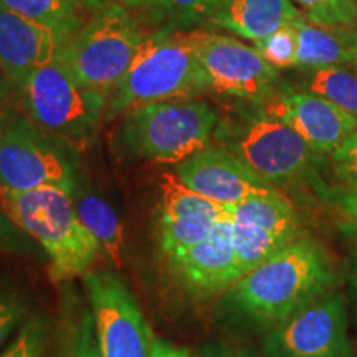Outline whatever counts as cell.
<instances>
[{
	"label": "cell",
	"mask_w": 357,
	"mask_h": 357,
	"mask_svg": "<svg viewBox=\"0 0 357 357\" xmlns=\"http://www.w3.org/2000/svg\"><path fill=\"white\" fill-rule=\"evenodd\" d=\"M298 53L294 68L307 71L331 66H352L357 45V30L337 29L307 20L294 22Z\"/></svg>",
	"instance_id": "obj_19"
},
{
	"label": "cell",
	"mask_w": 357,
	"mask_h": 357,
	"mask_svg": "<svg viewBox=\"0 0 357 357\" xmlns=\"http://www.w3.org/2000/svg\"><path fill=\"white\" fill-rule=\"evenodd\" d=\"M342 204H344L347 215L352 218V222L357 227V189H349L344 199H342Z\"/></svg>",
	"instance_id": "obj_32"
},
{
	"label": "cell",
	"mask_w": 357,
	"mask_h": 357,
	"mask_svg": "<svg viewBox=\"0 0 357 357\" xmlns=\"http://www.w3.org/2000/svg\"><path fill=\"white\" fill-rule=\"evenodd\" d=\"M68 2L73 3V6H83V7H98L101 6L102 2H106V0H68Z\"/></svg>",
	"instance_id": "obj_34"
},
{
	"label": "cell",
	"mask_w": 357,
	"mask_h": 357,
	"mask_svg": "<svg viewBox=\"0 0 357 357\" xmlns=\"http://www.w3.org/2000/svg\"><path fill=\"white\" fill-rule=\"evenodd\" d=\"M71 199L79 220L100 245L101 255L108 258L116 268H121L126 255V242L121 218L113 205L78 177L71 190Z\"/></svg>",
	"instance_id": "obj_20"
},
{
	"label": "cell",
	"mask_w": 357,
	"mask_h": 357,
	"mask_svg": "<svg viewBox=\"0 0 357 357\" xmlns=\"http://www.w3.org/2000/svg\"><path fill=\"white\" fill-rule=\"evenodd\" d=\"M354 283H356V293H357V253H356V263H354Z\"/></svg>",
	"instance_id": "obj_37"
},
{
	"label": "cell",
	"mask_w": 357,
	"mask_h": 357,
	"mask_svg": "<svg viewBox=\"0 0 357 357\" xmlns=\"http://www.w3.org/2000/svg\"><path fill=\"white\" fill-rule=\"evenodd\" d=\"M204 357H252V356L242 354V352L223 349V347H208V349H205Z\"/></svg>",
	"instance_id": "obj_33"
},
{
	"label": "cell",
	"mask_w": 357,
	"mask_h": 357,
	"mask_svg": "<svg viewBox=\"0 0 357 357\" xmlns=\"http://www.w3.org/2000/svg\"><path fill=\"white\" fill-rule=\"evenodd\" d=\"M218 136L222 147L270 185L303 177L319 155L289 124L261 106L253 113L229 119L222 124Z\"/></svg>",
	"instance_id": "obj_7"
},
{
	"label": "cell",
	"mask_w": 357,
	"mask_h": 357,
	"mask_svg": "<svg viewBox=\"0 0 357 357\" xmlns=\"http://www.w3.org/2000/svg\"><path fill=\"white\" fill-rule=\"evenodd\" d=\"M60 142L30 119H17L6 128L0 142V189L29 192L58 187L73 190L77 169Z\"/></svg>",
	"instance_id": "obj_9"
},
{
	"label": "cell",
	"mask_w": 357,
	"mask_h": 357,
	"mask_svg": "<svg viewBox=\"0 0 357 357\" xmlns=\"http://www.w3.org/2000/svg\"><path fill=\"white\" fill-rule=\"evenodd\" d=\"M303 86L306 93L324 98L357 118V73H352L346 66L307 70Z\"/></svg>",
	"instance_id": "obj_21"
},
{
	"label": "cell",
	"mask_w": 357,
	"mask_h": 357,
	"mask_svg": "<svg viewBox=\"0 0 357 357\" xmlns=\"http://www.w3.org/2000/svg\"><path fill=\"white\" fill-rule=\"evenodd\" d=\"M65 357H100L91 311H83L71 326Z\"/></svg>",
	"instance_id": "obj_28"
},
{
	"label": "cell",
	"mask_w": 357,
	"mask_h": 357,
	"mask_svg": "<svg viewBox=\"0 0 357 357\" xmlns=\"http://www.w3.org/2000/svg\"><path fill=\"white\" fill-rule=\"evenodd\" d=\"M307 20L357 30V0H291Z\"/></svg>",
	"instance_id": "obj_23"
},
{
	"label": "cell",
	"mask_w": 357,
	"mask_h": 357,
	"mask_svg": "<svg viewBox=\"0 0 357 357\" xmlns=\"http://www.w3.org/2000/svg\"><path fill=\"white\" fill-rule=\"evenodd\" d=\"M0 6L68 35H73L82 26L78 7L68 0H0Z\"/></svg>",
	"instance_id": "obj_22"
},
{
	"label": "cell",
	"mask_w": 357,
	"mask_h": 357,
	"mask_svg": "<svg viewBox=\"0 0 357 357\" xmlns=\"http://www.w3.org/2000/svg\"><path fill=\"white\" fill-rule=\"evenodd\" d=\"M82 278L100 357H154L155 337L124 281L111 271L95 270Z\"/></svg>",
	"instance_id": "obj_8"
},
{
	"label": "cell",
	"mask_w": 357,
	"mask_h": 357,
	"mask_svg": "<svg viewBox=\"0 0 357 357\" xmlns=\"http://www.w3.org/2000/svg\"><path fill=\"white\" fill-rule=\"evenodd\" d=\"M301 15L291 0H222L211 24L255 43Z\"/></svg>",
	"instance_id": "obj_18"
},
{
	"label": "cell",
	"mask_w": 357,
	"mask_h": 357,
	"mask_svg": "<svg viewBox=\"0 0 357 357\" xmlns=\"http://www.w3.org/2000/svg\"><path fill=\"white\" fill-rule=\"evenodd\" d=\"M30 314L32 312L24 291L10 281L0 280V354Z\"/></svg>",
	"instance_id": "obj_24"
},
{
	"label": "cell",
	"mask_w": 357,
	"mask_h": 357,
	"mask_svg": "<svg viewBox=\"0 0 357 357\" xmlns=\"http://www.w3.org/2000/svg\"><path fill=\"white\" fill-rule=\"evenodd\" d=\"M174 174L190 190L220 205H235L275 190L222 146H205L176 164Z\"/></svg>",
	"instance_id": "obj_14"
},
{
	"label": "cell",
	"mask_w": 357,
	"mask_h": 357,
	"mask_svg": "<svg viewBox=\"0 0 357 357\" xmlns=\"http://www.w3.org/2000/svg\"><path fill=\"white\" fill-rule=\"evenodd\" d=\"M154 357H192L189 351L174 346L172 342L155 337L154 341Z\"/></svg>",
	"instance_id": "obj_31"
},
{
	"label": "cell",
	"mask_w": 357,
	"mask_h": 357,
	"mask_svg": "<svg viewBox=\"0 0 357 357\" xmlns=\"http://www.w3.org/2000/svg\"><path fill=\"white\" fill-rule=\"evenodd\" d=\"M154 3L178 25L194 26L212 22L222 0H154Z\"/></svg>",
	"instance_id": "obj_27"
},
{
	"label": "cell",
	"mask_w": 357,
	"mask_h": 357,
	"mask_svg": "<svg viewBox=\"0 0 357 357\" xmlns=\"http://www.w3.org/2000/svg\"><path fill=\"white\" fill-rule=\"evenodd\" d=\"M70 37L0 6V71L22 88L30 75L58 60Z\"/></svg>",
	"instance_id": "obj_16"
},
{
	"label": "cell",
	"mask_w": 357,
	"mask_h": 357,
	"mask_svg": "<svg viewBox=\"0 0 357 357\" xmlns=\"http://www.w3.org/2000/svg\"><path fill=\"white\" fill-rule=\"evenodd\" d=\"M29 238L0 207V250L7 253H29L32 252Z\"/></svg>",
	"instance_id": "obj_30"
},
{
	"label": "cell",
	"mask_w": 357,
	"mask_h": 357,
	"mask_svg": "<svg viewBox=\"0 0 357 357\" xmlns=\"http://www.w3.org/2000/svg\"><path fill=\"white\" fill-rule=\"evenodd\" d=\"M331 155L337 176L351 189H357V131L347 137Z\"/></svg>",
	"instance_id": "obj_29"
},
{
	"label": "cell",
	"mask_w": 357,
	"mask_h": 357,
	"mask_svg": "<svg viewBox=\"0 0 357 357\" xmlns=\"http://www.w3.org/2000/svg\"><path fill=\"white\" fill-rule=\"evenodd\" d=\"M22 91L30 121L71 146L95 137L109 96L79 83L60 60L30 75Z\"/></svg>",
	"instance_id": "obj_5"
},
{
	"label": "cell",
	"mask_w": 357,
	"mask_h": 357,
	"mask_svg": "<svg viewBox=\"0 0 357 357\" xmlns=\"http://www.w3.org/2000/svg\"><path fill=\"white\" fill-rule=\"evenodd\" d=\"M260 106L289 124L319 155L333 154L357 131L356 116L306 91L278 88Z\"/></svg>",
	"instance_id": "obj_15"
},
{
	"label": "cell",
	"mask_w": 357,
	"mask_h": 357,
	"mask_svg": "<svg viewBox=\"0 0 357 357\" xmlns=\"http://www.w3.org/2000/svg\"><path fill=\"white\" fill-rule=\"evenodd\" d=\"M139 26L118 3H108L68 38L58 60L84 86L109 95L139 50Z\"/></svg>",
	"instance_id": "obj_6"
},
{
	"label": "cell",
	"mask_w": 357,
	"mask_h": 357,
	"mask_svg": "<svg viewBox=\"0 0 357 357\" xmlns=\"http://www.w3.org/2000/svg\"><path fill=\"white\" fill-rule=\"evenodd\" d=\"M352 68L357 71V45H356V53H354V61H352Z\"/></svg>",
	"instance_id": "obj_38"
},
{
	"label": "cell",
	"mask_w": 357,
	"mask_h": 357,
	"mask_svg": "<svg viewBox=\"0 0 357 357\" xmlns=\"http://www.w3.org/2000/svg\"><path fill=\"white\" fill-rule=\"evenodd\" d=\"M227 217V205L212 202L190 190L174 172L162 174L159 200V248L166 261L208 238L218 223Z\"/></svg>",
	"instance_id": "obj_13"
},
{
	"label": "cell",
	"mask_w": 357,
	"mask_h": 357,
	"mask_svg": "<svg viewBox=\"0 0 357 357\" xmlns=\"http://www.w3.org/2000/svg\"><path fill=\"white\" fill-rule=\"evenodd\" d=\"M331 283L323 250L310 238H298L245 273L229 289V303L253 323L278 326L300 311Z\"/></svg>",
	"instance_id": "obj_1"
},
{
	"label": "cell",
	"mask_w": 357,
	"mask_h": 357,
	"mask_svg": "<svg viewBox=\"0 0 357 357\" xmlns=\"http://www.w3.org/2000/svg\"><path fill=\"white\" fill-rule=\"evenodd\" d=\"M167 263L178 283L195 294H213L234 287L243 271L231 240L230 212L208 238L169 258Z\"/></svg>",
	"instance_id": "obj_17"
},
{
	"label": "cell",
	"mask_w": 357,
	"mask_h": 357,
	"mask_svg": "<svg viewBox=\"0 0 357 357\" xmlns=\"http://www.w3.org/2000/svg\"><path fill=\"white\" fill-rule=\"evenodd\" d=\"M3 132H6V126H3V118H2V114H0V142H2Z\"/></svg>",
	"instance_id": "obj_36"
},
{
	"label": "cell",
	"mask_w": 357,
	"mask_h": 357,
	"mask_svg": "<svg viewBox=\"0 0 357 357\" xmlns=\"http://www.w3.org/2000/svg\"><path fill=\"white\" fill-rule=\"evenodd\" d=\"M124 6L129 7H139V6H146V3H151L153 6L154 0H121Z\"/></svg>",
	"instance_id": "obj_35"
},
{
	"label": "cell",
	"mask_w": 357,
	"mask_h": 357,
	"mask_svg": "<svg viewBox=\"0 0 357 357\" xmlns=\"http://www.w3.org/2000/svg\"><path fill=\"white\" fill-rule=\"evenodd\" d=\"M265 351L270 357H349L342 298L329 291L319 294L271 329Z\"/></svg>",
	"instance_id": "obj_12"
},
{
	"label": "cell",
	"mask_w": 357,
	"mask_h": 357,
	"mask_svg": "<svg viewBox=\"0 0 357 357\" xmlns=\"http://www.w3.org/2000/svg\"><path fill=\"white\" fill-rule=\"evenodd\" d=\"M199 56L208 91L217 95L263 105L278 89V70L255 47L229 35L204 30Z\"/></svg>",
	"instance_id": "obj_10"
},
{
	"label": "cell",
	"mask_w": 357,
	"mask_h": 357,
	"mask_svg": "<svg viewBox=\"0 0 357 357\" xmlns=\"http://www.w3.org/2000/svg\"><path fill=\"white\" fill-rule=\"evenodd\" d=\"M0 207L43 250L52 281L61 283L93 270L101 250L79 220L71 192L58 187L29 192L0 189Z\"/></svg>",
	"instance_id": "obj_3"
},
{
	"label": "cell",
	"mask_w": 357,
	"mask_h": 357,
	"mask_svg": "<svg viewBox=\"0 0 357 357\" xmlns=\"http://www.w3.org/2000/svg\"><path fill=\"white\" fill-rule=\"evenodd\" d=\"M253 47L260 52V55L265 58L270 65H273L276 70L280 68H293L296 65V53H298V38L294 25L283 26L276 30L270 37L258 40L253 43Z\"/></svg>",
	"instance_id": "obj_26"
},
{
	"label": "cell",
	"mask_w": 357,
	"mask_h": 357,
	"mask_svg": "<svg viewBox=\"0 0 357 357\" xmlns=\"http://www.w3.org/2000/svg\"><path fill=\"white\" fill-rule=\"evenodd\" d=\"M123 116L118 139L126 153L174 166L208 146L218 124L215 109L197 98L151 102Z\"/></svg>",
	"instance_id": "obj_4"
},
{
	"label": "cell",
	"mask_w": 357,
	"mask_h": 357,
	"mask_svg": "<svg viewBox=\"0 0 357 357\" xmlns=\"http://www.w3.org/2000/svg\"><path fill=\"white\" fill-rule=\"evenodd\" d=\"M202 32L166 30L142 40L128 73L111 89L106 121L151 102L195 98L208 91L199 56Z\"/></svg>",
	"instance_id": "obj_2"
},
{
	"label": "cell",
	"mask_w": 357,
	"mask_h": 357,
	"mask_svg": "<svg viewBox=\"0 0 357 357\" xmlns=\"http://www.w3.org/2000/svg\"><path fill=\"white\" fill-rule=\"evenodd\" d=\"M47 342V319L40 314H30L0 357H45Z\"/></svg>",
	"instance_id": "obj_25"
},
{
	"label": "cell",
	"mask_w": 357,
	"mask_h": 357,
	"mask_svg": "<svg viewBox=\"0 0 357 357\" xmlns=\"http://www.w3.org/2000/svg\"><path fill=\"white\" fill-rule=\"evenodd\" d=\"M227 207L231 240L243 275L301 238L296 208L276 189Z\"/></svg>",
	"instance_id": "obj_11"
}]
</instances>
